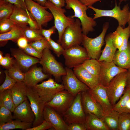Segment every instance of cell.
Here are the masks:
<instances>
[{
    "label": "cell",
    "instance_id": "obj_1",
    "mask_svg": "<svg viewBox=\"0 0 130 130\" xmlns=\"http://www.w3.org/2000/svg\"><path fill=\"white\" fill-rule=\"evenodd\" d=\"M65 1L66 8L72 9L74 11V15L72 17L77 18L80 21L83 33L87 35L89 32L93 31L97 24L93 18L87 15L86 11L89 7L79 0H65Z\"/></svg>",
    "mask_w": 130,
    "mask_h": 130
},
{
    "label": "cell",
    "instance_id": "obj_2",
    "mask_svg": "<svg viewBox=\"0 0 130 130\" xmlns=\"http://www.w3.org/2000/svg\"><path fill=\"white\" fill-rule=\"evenodd\" d=\"M50 49L46 48L44 49L39 63L42 65L45 72L52 75L56 81L60 82L61 77L66 74V72L61 64L56 60Z\"/></svg>",
    "mask_w": 130,
    "mask_h": 130
},
{
    "label": "cell",
    "instance_id": "obj_3",
    "mask_svg": "<svg viewBox=\"0 0 130 130\" xmlns=\"http://www.w3.org/2000/svg\"><path fill=\"white\" fill-rule=\"evenodd\" d=\"M108 22L105 23L100 34L95 38H91L83 34L81 44L85 49L90 59L98 60L102 53L101 48L104 44L105 34L109 27Z\"/></svg>",
    "mask_w": 130,
    "mask_h": 130
},
{
    "label": "cell",
    "instance_id": "obj_4",
    "mask_svg": "<svg viewBox=\"0 0 130 130\" xmlns=\"http://www.w3.org/2000/svg\"><path fill=\"white\" fill-rule=\"evenodd\" d=\"M115 6L112 9L105 10L95 8L92 6L88 7L92 10L95 12L93 18L94 20L103 17H108L113 18L117 21L118 26L125 27L128 22L130 7L128 4L123 6L122 9L120 8V5H118L116 0Z\"/></svg>",
    "mask_w": 130,
    "mask_h": 130
},
{
    "label": "cell",
    "instance_id": "obj_5",
    "mask_svg": "<svg viewBox=\"0 0 130 130\" xmlns=\"http://www.w3.org/2000/svg\"><path fill=\"white\" fill-rule=\"evenodd\" d=\"M81 23L77 18L68 26L63 34L60 44L65 50L74 45H80L82 40L83 33Z\"/></svg>",
    "mask_w": 130,
    "mask_h": 130
},
{
    "label": "cell",
    "instance_id": "obj_6",
    "mask_svg": "<svg viewBox=\"0 0 130 130\" xmlns=\"http://www.w3.org/2000/svg\"><path fill=\"white\" fill-rule=\"evenodd\" d=\"M45 6L50 10L54 18V26L58 33V43L60 44L62 37L65 30L75 20L71 16H67L65 15V13L66 12L65 9L57 7L49 1L46 2Z\"/></svg>",
    "mask_w": 130,
    "mask_h": 130
},
{
    "label": "cell",
    "instance_id": "obj_7",
    "mask_svg": "<svg viewBox=\"0 0 130 130\" xmlns=\"http://www.w3.org/2000/svg\"><path fill=\"white\" fill-rule=\"evenodd\" d=\"M127 71L117 74L112 79L107 87V95L113 107L123 94L126 86Z\"/></svg>",
    "mask_w": 130,
    "mask_h": 130
},
{
    "label": "cell",
    "instance_id": "obj_8",
    "mask_svg": "<svg viewBox=\"0 0 130 130\" xmlns=\"http://www.w3.org/2000/svg\"><path fill=\"white\" fill-rule=\"evenodd\" d=\"M62 55L65 65L71 69L82 64L86 60L90 59L85 49L80 45H74L65 49Z\"/></svg>",
    "mask_w": 130,
    "mask_h": 130
},
{
    "label": "cell",
    "instance_id": "obj_9",
    "mask_svg": "<svg viewBox=\"0 0 130 130\" xmlns=\"http://www.w3.org/2000/svg\"><path fill=\"white\" fill-rule=\"evenodd\" d=\"M26 8L37 22L39 29L42 26H46L53 18L51 13L47 11V8L32 0H24Z\"/></svg>",
    "mask_w": 130,
    "mask_h": 130
},
{
    "label": "cell",
    "instance_id": "obj_10",
    "mask_svg": "<svg viewBox=\"0 0 130 130\" xmlns=\"http://www.w3.org/2000/svg\"><path fill=\"white\" fill-rule=\"evenodd\" d=\"M81 96L82 92H79L75 97L72 105L63 115L68 125L75 122L85 123L86 115L83 108Z\"/></svg>",
    "mask_w": 130,
    "mask_h": 130
},
{
    "label": "cell",
    "instance_id": "obj_11",
    "mask_svg": "<svg viewBox=\"0 0 130 130\" xmlns=\"http://www.w3.org/2000/svg\"><path fill=\"white\" fill-rule=\"evenodd\" d=\"M32 88L46 103L51 100L57 93L65 89L62 84L57 83L51 78Z\"/></svg>",
    "mask_w": 130,
    "mask_h": 130
},
{
    "label": "cell",
    "instance_id": "obj_12",
    "mask_svg": "<svg viewBox=\"0 0 130 130\" xmlns=\"http://www.w3.org/2000/svg\"><path fill=\"white\" fill-rule=\"evenodd\" d=\"M75 97L66 90H64L57 93L46 104L63 116L72 105Z\"/></svg>",
    "mask_w": 130,
    "mask_h": 130
},
{
    "label": "cell",
    "instance_id": "obj_13",
    "mask_svg": "<svg viewBox=\"0 0 130 130\" xmlns=\"http://www.w3.org/2000/svg\"><path fill=\"white\" fill-rule=\"evenodd\" d=\"M66 74L62 76V84L65 89L75 97L79 92L88 91L89 88L77 77L73 71L67 67Z\"/></svg>",
    "mask_w": 130,
    "mask_h": 130
},
{
    "label": "cell",
    "instance_id": "obj_14",
    "mask_svg": "<svg viewBox=\"0 0 130 130\" xmlns=\"http://www.w3.org/2000/svg\"><path fill=\"white\" fill-rule=\"evenodd\" d=\"M26 92L28 99L35 116L32 126L34 127L40 124L44 120L43 111L46 103L32 88L27 86Z\"/></svg>",
    "mask_w": 130,
    "mask_h": 130
},
{
    "label": "cell",
    "instance_id": "obj_15",
    "mask_svg": "<svg viewBox=\"0 0 130 130\" xmlns=\"http://www.w3.org/2000/svg\"><path fill=\"white\" fill-rule=\"evenodd\" d=\"M101 68L99 75L100 84L107 87L112 79L119 73L127 70L117 66L113 61L100 62Z\"/></svg>",
    "mask_w": 130,
    "mask_h": 130
},
{
    "label": "cell",
    "instance_id": "obj_16",
    "mask_svg": "<svg viewBox=\"0 0 130 130\" xmlns=\"http://www.w3.org/2000/svg\"><path fill=\"white\" fill-rule=\"evenodd\" d=\"M107 87L99 84L88 91L102 108L104 115L110 112L113 106L109 101L107 91Z\"/></svg>",
    "mask_w": 130,
    "mask_h": 130
},
{
    "label": "cell",
    "instance_id": "obj_17",
    "mask_svg": "<svg viewBox=\"0 0 130 130\" xmlns=\"http://www.w3.org/2000/svg\"><path fill=\"white\" fill-rule=\"evenodd\" d=\"M44 120L49 122L56 130H67L68 125L61 115L52 107L45 105L44 109Z\"/></svg>",
    "mask_w": 130,
    "mask_h": 130
},
{
    "label": "cell",
    "instance_id": "obj_18",
    "mask_svg": "<svg viewBox=\"0 0 130 130\" xmlns=\"http://www.w3.org/2000/svg\"><path fill=\"white\" fill-rule=\"evenodd\" d=\"M82 102L86 114L91 113L102 119L104 113L102 108L88 91L82 92Z\"/></svg>",
    "mask_w": 130,
    "mask_h": 130
},
{
    "label": "cell",
    "instance_id": "obj_19",
    "mask_svg": "<svg viewBox=\"0 0 130 130\" xmlns=\"http://www.w3.org/2000/svg\"><path fill=\"white\" fill-rule=\"evenodd\" d=\"M13 112V119H19L24 122L32 123L35 121V115L27 99L16 107Z\"/></svg>",
    "mask_w": 130,
    "mask_h": 130
},
{
    "label": "cell",
    "instance_id": "obj_20",
    "mask_svg": "<svg viewBox=\"0 0 130 130\" xmlns=\"http://www.w3.org/2000/svg\"><path fill=\"white\" fill-rule=\"evenodd\" d=\"M73 72L78 79L92 89L100 84L99 76L91 74L81 64L73 68Z\"/></svg>",
    "mask_w": 130,
    "mask_h": 130
},
{
    "label": "cell",
    "instance_id": "obj_21",
    "mask_svg": "<svg viewBox=\"0 0 130 130\" xmlns=\"http://www.w3.org/2000/svg\"><path fill=\"white\" fill-rule=\"evenodd\" d=\"M11 54L16 63L21 69L26 71L32 66L39 63V59L28 55L21 49H12Z\"/></svg>",
    "mask_w": 130,
    "mask_h": 130
},
{
    "label": "cell",
    "instance_id": "obj_22",
    "mask_svg": "<svg viewBox=\"0 0 130 130\" xmlns=\"http://www.w3.org/2000/svg\"><path fill=\"white\" fill-rule=\"evenodd\" d=\"M50 75L44 73L41 67L35 66L25 73L23 82L27 86L33 88L39 82L50 78Z\"/></svg>",
    "mask_w": 130,
    "mask_h": 130
},
{
    "label": "cell",
    "instance_id": "obj_23",
    "mask_svg": "<svg viewBox=\"0 0 130 130\" xmlns=\"http://www.w3.org/2000/svg\"><path fill=\"white\" fill-rule=\"evenodd\" d=\"M31 14L26 10L14 5L13 12L9 18L16 25L24 28L28 25Z\"/></svg>",
    "mask_w": 130,
    "mask_h": 130
},
{
    "label": "cell",
    "instance_id": "obj_24",
    "mask_svg": "<svg viewBox=\"0 0 130 130\" xmlns=\"http://www.w3.org/2000/svg\"><path fill=\"white\" fill-rule=\"evenodd\" d=\"M113 62L117 66L128 70L130 68V41L125 49L116 51Z\"/></svg>",
    "mask_w": 130,
    "mask_h": 130
},
{
    "label": "cell",
    "instance_id": "obj_25",
    "mask_svg": "<svg viewBox=\"0 0 130 130\" xmlns=\"http://www.w3.org/2000/svg\"><path fill=\"white\" fill-rule=\"evenodd\" d=\"M27 86L23 82H16L11 89L13 101L16 107L27 99Z\"/></svg>",
    "mask_w": 130,
    "mask_h": 130
},
{
    "label": "cell",
    "instance_id": "obj_26",
    "mask_svg": "<svg viewBox=\"0 0 130 130\" xmlns=\"http://www.w3.org/2000/svg\"><path fill=\"white\" fill-rule=\"evenodd\" d=\"M104 40L105 45L98 60L99 62L103 61H112L117 48L113 45L111 33L106 36Z\"/></svg>",
    "mask_w": 130,
    "mask_h": 130
},
{
    "label": "cell",
    "instance_id": "obj_27",
    "mask_svg": "<svg viewBox=\"0 0 130 130\" xmlns=\"http://www.w3.org/2000/svg\"><path fill=\"white\" fill-rule=\"evenodd\" d=\"M86 115L85 124L87 130H109L102 119L92 114Z\"/></svg>",
    "mask_w": 130,
    "mask_h": 130
},
{
    "label": "cell",
    "instance_id": "obj_28",
    "mask_svg": "<svg viewBox=\"0 0 130 130\" xmlns=\"http://www.w3.org/2000/svg\"><path fill=\"white\" fill-rule=\"evenodd\" d=\"M33 123L25 122L19 119L11 120L5 123L0 124V130L20 129L27 130L32 127Z\"/></svg>",
    "mask_w": 130,
    "mask_h": 130
},
{
    "label": "cell",
    "instance_id": "obj_29",
    "mask_svg": "<svg viewBox=\"0 0 130 130\" xmlns=\"http://www.w3.org/2000/svg\"><path fill=\"white\" fill-rule=\"evenodd\" d=\"M23 28L16 25L10 31L5 33L0 34V42H6L9 40L16 42L18 39L23 36Z\"/></svg>",
    "mask_w": 130,
    "mask_h": 130
},
{
    "label": "cell",
    "instance_id": "obj_30",
    "mask_svg": "<svg viewBox=\"0 0 130 130\" xmlns=\"http://www.w3.org/2000/svg\"><path fill=\"white\" fill-rule=\"evenodd\" d=\"M119 113L113 109L104 115L102 119L109 130H117Z\"/></svg>",
    "mask_w": 130,
    "mask_h": 130
},
{
    "label": "cell",
    "instance_id": "obj_31",
    "mask_svg": "<svg viewBox=\"0 0 130 130\" xmlns=\"http://www.w3.org/2000/svg\"><path fill=\"white\" fill-rule=\"evenodd\" d=\"M2 106L13 112L16 107L14 104L11 89L0 93V106Z\"/></svg>",
    "mask_w": 130,
    "mask_h": 130
},
{
    "label": "cell",
    "instance_id": "obj_32",
    "mask_svg": "<svg viewBox=\"0 0 130 130\" xmlns=\"http://www.w3.org/2000/svg\"><path fill=\"white\" fill-rule=\"evenodd\" d=\"M130 99V89L125 88L123 95L113 106V109L119 113L125 112L127 104Z\"/></svg>",
    "mask_w": 130,
    "mask_h": 130
},
{
    "label": "cell",
    "instance_id": "obj_33",
    "mask_svg": "<svg viewBox=\"0 0 130 130\" xmlns=\"http://www.w3.org/2000/svg\"><path fill=\"white\" fill-rule=\"evenodd\" d=\"M23 33L30 43L39 40L44 38L39 30L32 28L27 26L23 28Z\"/></svg>",
    "mask_w": 130,
    "mask_h": 130
},
{
    "label": "cell",
    "instance_id": "obj_34",
    "mask_svg": "<svg viewBox=\"0 0 130 130\" xmlns=\"http://www.w3.org/2000/svg\"><path fill=\"white\" fill-rule=\"evenodd\" d=\"M83 66L92 74L99 76L101 66L98 60L93 59L86 60L82 64Z\"/></svg>",
    "mask_w": 130,
    "mask_h": 130
},
{
    "label": "cell",
    "instance_id": "obj_35",
    "mask_svg": "<svg viewBox=\"0 0 130 130\" xmlns=\"http://www.w3.org/2000/svg\"><path fill=\"white\" fill-rule=\"evenodd\" d=\"M14 6L6 0H0V21L9 18Z\"/></svg>",
    "mask_w": 130,
    "mask_h": 130
},
{
    "label": "cell",
    "instance_id": "obj_36",
    "mask_svg": "<svg viewBox=\"0 0 130 130\" xmlns=\"http://www.w3.org/2000/svg\"><path fill=\"white\" fill-rule=\"evenodd\" d=\"M21 69L16 63L8 69V74L12 78L17 82H23L25 73L22 72Z\"/></svg>",
    "mask_w": 130,
    "mask_h": 130
},
{
    "label": "cell",
    "instance_id": "obj_37",
    "mask_svg": "<svg viewBox=\"0 0 130 130\" xmlns=\"http://www.w3.org/2000/svg\"><path fill=\"white\" fill-rule=\"evenodd\" d=\"M117 130H130V112L119 113Z\"/></svg>",
    "mask_w": 130,
    "mask_h": 130
},
{
    "label": "cell",
    "instance_id": "obj_38",
    "mask_svg": "<svg viewBox=\"0 0 130 130\" xmlns=\"http://www.w3.org/2000/svg\"><path fill=\"white\" fill-rule=\"evenodd\" d=\"M116 30L121 35L123 39V43L122 46L119 51H122L125 49L127 47L129 42V39L130 36V26H128L126 27H123L118 26Z\"/></svg>",
    "mask_w": 130,
    "mask_h": 130
},
{
    "label": "cell",
    "instance_id": "obj_39",
    "mask_svg": "<svg viewBox=\"0 0 130 130\" xmlns=\"http://www.w3.org/2000/svg\"><path fill=\"white\" fill-rule=\"evenodd\" d=\"M29 44L41 53H42L43 51L45 48H49L50 49V46L49 42L45 38Z\"/></svg>",
    "mask_w": 130,
    "mask_h": 130
},
{
    "label": "cell",
    "instance_id": "obj_40",
    "mask_svg": "<svg viewBox=\"0 0 130 130\" xmlns=\"http://www.w3.org/2000/svg\"><path fill=\"white\" fill-rule=\"evenodd\" d=\"M12 112L4 106H0V124L6 123L13 119Z\"/></svg>",
    "mask_w": 130,
    "mask_h": 130
},
{
    "label": "cell",
    "instance_id": "obj_41",
    "mask_svg": "<svg viewBox=\"0 0 130 130\" xmlns=\"http://www.w3.org/2000/svg\"><path fill=\"white\" fill-rule=\"evenodd\" d=\"M9 18L0 21V33H3L10 31L16 25Z\"/></svg>",
    "mask_w": 130,
    "mask_h": 130
},
{
    "label": "cell",
    "instance_id": "obj_42",
    "mask_svg": "<svg viewBox=\"0 0 130 130\" xmlns=\"http://www.w3.org/2000/svg\"><path fill=\"white\" fill-rule=\"evenodd\" d=\"M4 72L6 75V78L3 83L0 86V93L6 90L11 89L17 82L9 76L8 71H5Z\"/></svg>",
    "mask_w": 130,
    "mask_h": 130
},
{
    "label": "cell",
    "instance_id": "obj_43",
    "mask_svg": "<svg viewBox=\"0 0 130 130\" xmlns=\"http://www.w3.org/2000/svg\"><path fill=\"white\" fill-rule=\"evenodd\" d=\"M48 42L50 46V49L53 51L58 57H59L63 54L65 49L60 44L56 42L51 38Z\"/></svg>",
    "mask_w": 130,
    "mask_h": 130
},
{
    "label": "cell",
    "instance_id": "obj_44",
    "mask_svg": "<svg viewBox=\"0 0 130 130\" xmlns=\"http://www.w3.org/2000/svg\"><path fill=\"white\" fill-rule=\"evenodd\" d=\"M112 42L114 46L118 50L122 46L123 39L121 34L116 30L111 33Z\"/></svg>",
    "mask_w": 130,
    "mask_h": 130
},
{
    "label": "cell",
    "instance_id": "obj_45",
    "mask_svg": "<svg viewBox=\"0 0 130 130\" xmlns=\"http://www.w3.org/2000/svg\"><path fill=\"white\" fill-rule=\"evenodd\" d=\"M15 60L11 57L9 54H6L0 61L1 65L7 69H9L15 63Z\"/></svg>",
    "mask_w": 130,
    "mask_h": 130
},
{
    "label": "cell",
    "instance_id": "obj_46",
    "mask_svg": "<svg viewBox=\"0 0 130 130\" xmlns=\"http://www.w3.org/2000/svg\"><path fill=\"white\" fill-rule=\"evenodd\" d=\"M22 50L27 54L39 59L42 57V53L39 52L29 44L26 48Z\"/></svg>",
    "mask_w": 130,
    "mask_h": 130
},
{
    "label": "cell",
    "instance_id": "obj_47",
    "mask_svg": "<svg viewBox=\"0 0 130 130\" xmlns=\"http://www.w3.org/2000/svg\"><path fill=\"white\" fill-rule=\"evenodd\" d=\"M56 29L54 26L48 29H43L42 28L39 29L41 35L49 41L51 35L55 33Z\"/></svg>",
    "mask_w": 130,
    "mask_h": 130
},
{
    "label": "cell",
    "instance_id": "obj_48",
    "mask_svg": "<svg viewBox=\"0 0 130 130\" xmlns=\"http://www.w3.org/2000/svg\"><path fill=\"white\" fill-rule=\"evenodd\" d=\"M52 127V125L49 122L44 120L39 125L32 127L27 130H45L49 129Z\"/></svg>",
    "mask_w": 130,
    "mask_h": 130
},
{
    "label": "cell",
    "instance_id": "obj_49",
    "mask_svg": "<svg viewBox=\"0 0 130 130\" xmlns=\"http://www.w3.org/2000/svg\"><path fill=\"white\" fill-rule=\"evenodd\" d=\"M68 125L67 130H86L84 124L78 122L73 123Z\"/></svg>",
    "mask_w": 130,
    "mask_h": 130
},
{
    "label": "cell",
    "instance_id": "obj_50",
    "mask_svg": "<svg viewBox=\"0 0 130 130\" xmlns=\"http://www.w3.org/2000/svg\"><path fill=\"white\" fill-rule=\"evenodd\" d=\"M8 2L17 7L26 10L27 8L24 0H6Z\"/></svg>",
    "mask_w": 130,
    "mask_h": 130
},
{
    "label": "cell",
    "instance_id": "obj_51",
    "mask_svg": "<svg viewBox=\"0 0 130 130\" xmlns=\"http://www.w3.org/2000/svg\"><path fill=\"white\" fill-rule=\"evenodd\" d=\"M26 38L24 36L21 37L18 40L17 43L19 48L22 49L26 48L29 44Z\"/></svg>",
    "mask_w": 130,
    "mask_h": 130
},
{
    "label": "cell",
    "instance_id": "obj_52",
    "mask_svg": "<svg viewBox=\"0 0 130 130\" xmlns=\"http://www.w3.org/2000/svg\"><path fill=\"white\" fill-rule=\"evenodd\" d=\"M54 5L59 8H62L65 5V0H48Z\"/></svg>",
    "mask_w": 130,
    "mask_h": 130
},
{
    "label": "cell",
    "instance_id": "obj_53",
    "mask_svg": "<svg viewBox=\"0 0 130 130\" xmlns=\"http://www.w3.org/2000/svg\"><path fill=\"white\" fill-rule=\"evenodd\" d=\"M83 4L88 7L92 6L96 3L102 0H79Z\"/></svg>",
    "mask_w": 130,
    "mask_h": 130
},
{
    "label": "cell",
    "instance_id": "obj_54",
    "mask_svg": "<svg viewBox=\"0 0 130 130\" xmlns=\"http://www.w3.org/2000/svg\"><path fill=\"white\" fill-rule=\"evenodd\" d=\"M125 88L130 89V68L127 70Z\"/></svg>",
    "mask_w": 130,
    "mask_h": 130
},
{
    "label": "cell",
    "instance_id": "obj_55",
    "mask_svg": "<svg viewBox=\"0 0 130 130\" xmlns=\"http://www.w3.org/2000/svg\"><path fill=\"white\" fill-rule=\"evenodd\" d=\"M37 2V3L41 5L45 6V4L46 2L48 0H33Z\"/></svg>",
    "mask_w": 130,
    "mask_h": 130
},
{
    "label": "cell",
    "instance_id": "obj_56",
    "mask_svg": "<svg viewBox=\"0 0 130 130\" xmlns=\"http://www.w3.org/2000/svg\"><path fill=\"white\" fill-rule=\"evenodd\" d=\"M130 11L129 14V19L128 20V26H130Z\"/></svg>",
    "mask_w": 130,
    "mask_h": 130
},
{
    "label": "cell",
    "instance_id": "obj_57",
    "mask_svg": "<svg viewBox=\"0 0 130 130\" xmlns=\"http://www.w3.org/2000/svg\"><path fill=\"white\" fill-rule=\"evenodd\" d=\"M4 56L3 55V53L1 51H0V61L3 58Z\"/></svg>",
    "mask_w": 130,
    "mask_h": 130
},
{
    "label": "cell",
    "instance_id": "obj_58",
    "mask_svg": "<svg viewBox=\"0 0 130 130\" xmlns=\"http://www.w3.org/2000/svg\"><path fill=\"white\" fill-rule=\"evenodd\" d=\"M128 0H119V3L120 4L123 1H126Z\"/></svg>",
    "mask_w": 130,
    "mask_h": 130
},
{
    "label": "cell",
    "instance_id": "obj_59",
    "mask_svg": "<svg viewBox=\"0 0 130 130\" xmlns=\"http://www.w3.org/2000/svg\"></svg>",
    "mask_w": 130,
    "mask_h": 130
}]
</instances>
